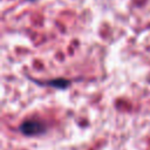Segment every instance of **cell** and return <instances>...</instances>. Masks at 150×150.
Here are the masks:
<instances>
[{
	"mask_svg": "<svg viewBox=\"0 0 150 150\" xmlns=\"http://www.w3.org/2000/svg\"><path fill=\"white\" fill-rule=\"evenodd\" d=\"M33 82L40 84V86H47V87H53L56 89H67L70 86V81L66 79H55V80H48V81H39V80H33Z\"/></svg>",
	"mask_w": 150,
	"mask_h": 150,
	"instance_id": "obj_2",
	"label": "cell"
},
{
	"mask_svg": "<svg viewBox=\"0 0 150 150\" xmlns=\"http://www.w3.org/2000/svg\"><path fill=\"white\" fill-rule=\"evenodd\" d=\"M19 131L22 135L28 136V137L40 136V135H43L47 131V125L40 120H35V118L25 120L19 125Z\"/></svg>",
	"mask_w": 150,
	"mask_h": 150,
	"instance_id": "obj_1",
	"label": "cell"
}]
</instances>
